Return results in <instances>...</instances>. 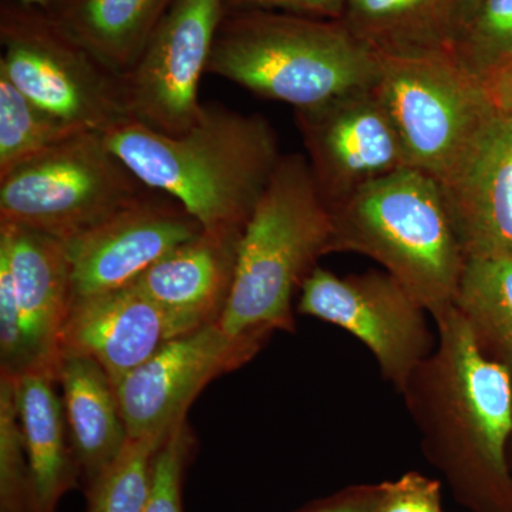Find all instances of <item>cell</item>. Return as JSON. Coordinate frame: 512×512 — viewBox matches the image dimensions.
<instances>
[{
	"label": "cell",
	"instance_id": "cell-1",
	"mask_svg": "<svg viewBox=\"0 0 512 512\" xmlns=\"http://www.w3.org/2000/svg\"><path fill=\"white\" fill-rule=\"evenodd\" d=\"M433 320L436 349L400 394L424 457L446 477L458 503L493 512L511 494L512 376L481 352L456 306Z\"/></svg>",
	"mask_w": 512,
	"mask_h": 512
},
{
	"label": "cell",
	"instance_id": "cell-2",
	"mask_svg": "<svg viewBox=\"0 0 512 512\" xmlns=\"http://www.w3.org/2000/svg\"><path fill=\"white\" fill-rule=\"evenodd\" d=\"M104 138L141 183L173 195L204 229H245L284 156L265 117L221 104H204L180 136L128 120Z\"/></svg>",
	"mask_w": 512,
	"mask_h": 512
},
{
	"label": "cell",
	"instance_id": "cell-3",
	"mask_svg": "<svg viewBox=\"0 0 512 512\" xmlns=\"http://www.w3.org/2000/svg\"><path fill=\"white\" fill-rule=\"evenodd\" d=\"M333 225L303 154H284L239 245L237 272L220 326L261 350L274 332H295L293 296L330 254Z\"/></svg>",
	"mask_w": 512,
	"mask_h": 512
},
{
	"label": "cell",
	"instance_id": "cell-4",
	"mask_svg": "<svg viewBox=\"0 0 512 512\" xmlns=\"http://www.w3.org/2000/svg\"><path fill=\"white\" fill-rule=\"evenodd\" d=\"M207 74L299 110L375 86L380 60L342 20L247 10L222 19Z\"/></svg>",
	"mask_w": 512,
	"mask_h": 512
},
{
	"label": "cell",
	"instance_id": "cell-5",
	"mask_svg": "<svg viewBox=\"0 0 512 512\" xmlns=\"http://www.w3.org/2000/svg\"><path fill=\"white\" fill-rule=\"evenodd\" d=\"M329 210L330 254L373 259L431 316L454 305L467 258L433 177L402 168Z\"/></svg>",
	"mask_w": 512,
	"mask_h": 512
},
{
	"label": "cell",
	"instance_id": "cell-6",
	"mask_svg": "<svg viewBox=\"0 0 512 512\" xmlns=\"http://www.w3.org/2000/svg\"><path fill=\"white\" fill-rule=\"evenodd\" d=\"M0 74L60 120L106 134L131 119L123 76L66 32L45 9L0 3Z\"/></svg>",
	"mask_w": 512,
	"mask_h": 512
},
{
	"label": "cell",
	"instance_id": "cell-7",
	"mask_svg": "<svg viewBox=\"0 0 512 512\" xmlns=\"http://www.w3.org/2000/svg\"><path fill=\"white\" fill-rule=\"evenodd\" d=\"M146 190L104 134L82 131L0 177V222L69 242Z\"/></svg>",
	"mask_w": 512,
	"mask_h": 512
},
{
	"label": "cell",
	"instance_id": "cell-8",
	"mask_svg": "<svg viewBox=\"0 0 512 512\" xmlns=\"http://www.w3.org/2000/svg\"><path fill=\"white\" fill-rule=\"evenodd\" d=\"M376 87L412 168L443 181L483 133L497 107L453 52L379 56Z\"/></svg>",
	"mask_w": 512,
	"mask_h": 512
},
{
	"label": "cell",
	"instance_id": "cell-9",
	"mask_svg": "<svg viewBox=\"0 0 512 512\" xmlns=\"http://www.w3.org/2000/svg\"><path fill=\"white\" fill-rule=\"evenodd\" d=\"M73 301L66 242L0 222L2 375L43 370L57 377L59 340Z\"/></svg>",
	"mask_w": 512,
	"mask_h": 512
},
{
	"label": "cell",
	"instance_id": "cell-10",
	"mask_svg": "<svg viewBox=\"0 0 512 512\" xmlns=\"http://www.w3.org/2000/svg\"><path fill=\"white\" fill-rule=\"evenodd\" d=\"M299 292L298 313L359 339L375 356L380 375L399 393L436 349L429 312L386 271L339 276L316 266Z\"/></svg>",
	"mask_w": 512,
	"mask_h": 512
},
{
	"label": "cell",
	"instance_id": "cell-11",
	"mask_svg": "<svg viewBox=\"0 0 512 512\" xmlns=\"http://www.w3.org/2000/svg\"><path fill=\"white\" fill-rule=\"evenodd\" d=\"M224 16L222 0H175L123 76L131 119L167 136L197 123L201 79Z\"/></svg>",
	"mask_w": 512,
	"mask_h": 512
},
{
	"label": "cell",
	"instance_id": "cell-12",
	"mask_svg": "<svg viewBox=\"0 0 512 512\" xmlns=\"http://www.w3.org/2000/svg\"><path fill=\"white\" fill-rule=\"evenodd\" d=\"M376 84L295 110L313 180L329 208L410 167Z\"/></svg>",
	"mask_w": 512,
	"mask_h": 512
},
{
	"label": "cell",
	"instance_id": "cell-13",
	"mask_svg": "<svg viewBox=\"0 0 512 512\" xmlns=\"http://www.w3.org/2000/svg\"><path fill=\"white\" fill-rule=\"evenodd\" d=\"M202 229L173 195L147 187L99 225L66 242L73 299L130 286Z\"/></svg>",
	"mask_w": 512,
	"mask_h": 512
},
{
	"label": "cell",
	"instance_id": "cell-14",
	"mask_svg": "<svg viewBox=\"0 0 512 512\" xmlns=\"http://www.w3.org/2000/svg\"><path fill=\"white\" fill-rule=\"evenodd\" d=\"M258 352L225 335L220 322L165 343L114 387L128 439L170 434L211 380L245 365Z\"/></svg>",
	"mask_w": 512,
	"mask_h": 512
},
{
	"label": "cell",
	"instance_id": "cell-15",
	"mask_svg": "<svg viewBox=\"0 0 512 512\" xmlns=\"http://www.w3.org/2000/svg\"><path fill=\"white\" fill-rule=\"evenodd\" d=\"M466 258L512 252V116L497 109L467 156L440 181Z\"/></svg>",
	"mask_w": 512,
	"mask_h": 512
},
{
	"label": "cell",
	"instance_id": "cell-16",
	"mask_svg": "<svg viewBox=\"0 0 512 512\" xmlns=\"http://www.w3.org/2000/svg\"><path fill=\"white\" fill-rule=\"evenodd\" d=\"M244 229H202L131 284L170 319L177 338L220 322L237 272Z\"/></svg>",
	"mask_w": 512,
	"mask_h": 512
},
{
	"label": "cell",
	"instance_id": "cell-17",
	"mask_svg": "<svg viewBox=\"0 0 512 512\" xmlns=\"http://www.w3.org/2000/svg\"><path fill=\"white\" fill-rule=\"evenodd\" d=\"M177 338L170 319L134 286L74 298L60 333V356L90 357L116 387Z\"/></svg>",
	"mask_w": 512,
	"mask_h": 512
},
{
	"label": "cell",
	"instance_id": "cell-18",
	"mask_svg": "<svg viewBox=\"0 0 512 512\" xmlns=\"http://www.w3.org/2000/svg\"><path fill=\"white\" fill-rule=\"evenodd\" d=\"M74 458L89 483L120 456L126 423L110 377L90 357L63 353L57 367Z\"/></svg>",
	"mask_w": 512,
	"mask_h": 512
},
{
	"label": "cell",
	"instance_id": "cell-19",
	"mask_svg": "<svg viewBox=\"0 0 512 512\" xmlns=\"http://www.w3.org/2000/svg\"><path fill=\"white\" fill-rule=\"evenodd\" d=\"M55 375L32 370L16 377V403L28 456L33 507L52 512L73 477V446Z\"/></svg>",
	"mask_w": 512,
	"mask_h": 512
},
{
	"label": "cell",
	"instance_id": "cell-20",
	"mask_svg": "<svg viewBox=\"0 0 512 512\" xmlns=\"http://www.w3.org/2000/svg\"><path fill=\"white\" fill-rule=\"evenodd\" d=\"M175 0H56L46 10L120 76L133 69Z\"/></svg>",
	"mask_w": 512,
	"mask_h": 512
},
{
	"label": "cell",
	"instance_id": "cell-21",
	"mask_svg": "<svg viewBox=\"0 0 512 512\" xmlns=\"http://www.w3.org/2000/svg\"><path fill=\"white\" fill-rule=\"evenodd\" d=\"M343 25L377 56L451 52L454 0H349Z\"/></svg>",
	"mask_w": 512,
	"mask_h": 512
},
{
	"label": "cell",
	"instance_id": "cell-22",
	"mask_svg": "<svg viewBox=\"0 0 512 512\" xmlns=\"http://www.w3.org/2000/svg\"><path fill=\"white\" fill-rule=\"evenodd\" d=\"M454 306L481 352L512 376V252L468 256Z\"/></svg>",
	"mask_w": 512,
	"mask_h": 512
},
{
	"label": "cell",
	"instance_id": "cell-23",
	"mask_svg": "<svg viewBox=\"0 0 512 512\" xmlns=\"http://www.w3.org/2000/svg\"><path fill=\"white\" fill-rule=\"evenodd\" d=\"M82 131L37 106L0 74V177Z\"/></svg>",
	"mask_w": 512,
	"mask_h": 512
},
{
	"label": "cell",
	"instance_id": "cell-24",
	"mask_svg": "<svg viewBox=\"0 0 512 512\" xmlns=\"http://www.w3.org/2000/svg\"><path fill=\"white\" fill-rule=\"evenodd\" d=\"M165 434L128 439L120 456L90 483L89 512H143Z\"/></svg>",
	"mask_w": 512,
	"mask_h": 512
},
{
	"label": "cell",
	"instance_id": "cell-25",
	"mask_svg": "<svg viewBox=\"0 0 512 512\" xmlns=\"http://www.w3.org/2000/svg\"><path fill=\"white\" fill-rule=\"evenodd\" d=\"M451 52L484 84L512 69V0H483L457 33Z\"/></svg>",
	"mask_w": 512,
	"mask_h": 512
},
{
	"label": "cell",
	"instance_id": "cell-26",
	"mask_svg": "<svg viewBox=\"0 0 512 512\" xmlns=\"http://www.w3.org/2000/svg\"><path fill=\"white\" fill-rule=\"evenodd\" d=\"M0 500L3 512H22L32 501L28 456L16 403V377L0 376Z\"/></svg>",
	"mask_w": 512,
	"mask_h": 512
},
{
	"label": "cell",
	"instance_id": "cell-27",
	"mask_svg": "<svg viewBox=\"0 0 512 512\" xmlns=\"http://www.w3.org/2000/svg\"><path fill=\"white\" fill-rule=\"evenodd\" d=\"M190 447L191 434L183 421L171 430L158 450L150 495L143 512H184L181 484Z\"/></svg>",
	"mask_w": 512,
	"mask_h": 512
},
{
	"label": "cell",
	"instance_id": "cell-28",
	"mask_svg": "<svg viewBox=\"0 0 512 512\" xmlns=\"http://www.w3.org/2000/svg\"><path fill=\"white\" fill-rule=\"evenodd\" d=\"M384 487L380 512H443L439 480L410 471Z\"/></svg>",
	"mask_w": 512,
	"mask_h": 512
},
{
	"label": "cell",
	"instance_id": "cell-29",
	"mask_svg": "<svg viewBox=\"0 0 512 512\" xmlns=\"http://www.w3.org/2000/svg\"><path fill=\"white\" fill-rule=\"evenodd\" d=\"M349 0H222L225 15L247 10L289 13L318 19H342Z\"/></svg>",
	"mask_w": 512,
	"mask_h": 512
},
{
	"label": "cell",
	"instance_id": "cell-30",
	"mask_svg": "<svg viewBox=\"0 0 512 512\" xmlns=\"http://www.w3.org/2000/svg\"><path fill=\"white\" fill-rule=\"evenodd\" d=\"M384 488V483L355 485L303 512H380Z\"/></svg>",
	"mask_w": 512,
	"mask_h": 512
},
{
	"label": "cell",
	"instance_id": "cell-31",
	"mask_svg": "<svg viewBox=\"0 0 512 512\" xmlns=\"http://www.w3.org/2000/svg\"><path fill=\"white\" fill-rule=\"evenodd\" d=\"M494 106L503 113L512 116V69L498 74L490 82L485 83Z\"/></svg>",
	"mask_w": 512,
	"mask_h": 512
},
{
	"label": "cell",
	"instance_id": "cell-32",
	"mask_svg": "<svg viewBox=\"0 0 512 512\" xmlns=\"http://www.w3.org/2000/svg\"><path fill=\"white\" fill-rule=\"evenodd\" d=\"M481 2H483V0H454L457 16V33L460 32V29L471 19V16L476 13Z\"/></svg>",
	"mask_w": 512,
	"mask_h": 512
},
{
	"label": "cell",
	"instance_id": "cell-33",
	"mask_svg": "<svg viewBox=\"0 0 512 512\" xmlns=\"http://www.w3.org/2000/svg\"><path fill=\"white\" fill-rule=\"evenodd\" d=\"M15 2L23 3V5L36 6L40 9H49L56 0H15Z\"/></svg>",
	"mask_w": 512,
	"mask_h": 512
}]
</instances>
